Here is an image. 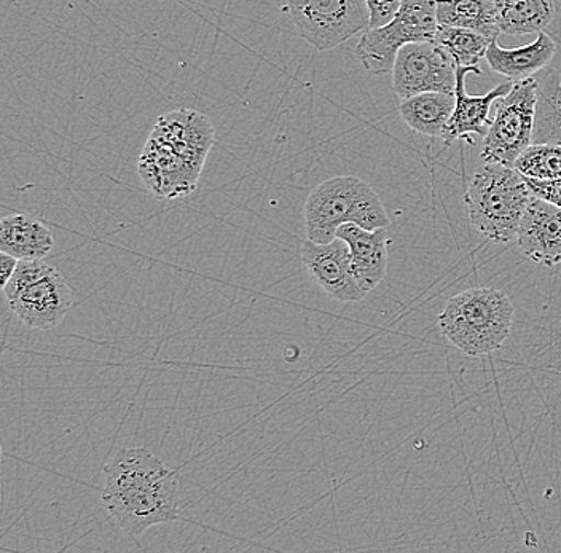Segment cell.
I'll return each mask as SVG.
<instances>
[{
  "mask_svg": "<svg viewBox=\"0 0 561 553\" xmlns=\"http://www.w3.org/2000/svg\"><path fill=\"white\" fill-rule=\"evenodd\" d=\"M101 499L122 531L139 538L179 516L178 474L149 448H122L104 465Z\"/></svg>",
  "mask_w": 561,
  "mask_h": 553,
  "instance_id": "6da1fadb",
  "label": "cell"
},
{
  "mask_svg": "<svg viewBox=\"0 0 561 553\" xmlns=\"http://www.w3.org/2000/svg\"><path fill=\"white\" fill-rule=\"evenodd\" d=\"M514 304L506 292L472 287L451 297L438 316L442 335L465 355H490L506 343L514 324Z\"/></svg>",
  "mask_w": 561,
  "mask_h": 553,
  "instance_id": "7a4b0ae2",
  "label": "cell"
},
{
  "mask_svg": "<svg viewBox=\"0 0 561 553\" xmlns=\"http://www.w3.org/2000/svg\"><path fill=\"white\" fill-rule=\"evenodd\" d=\"M533 194L524 174L501 163H485L472 174L465 203L477 232L496 243L517 238Z\"/></svg>",
  "mask_w": 561,
  "mask_h": 553,
  "instance_id": "3957f363",
  "label": "cell"
},
{
  "mask_svg": "<svg viewBox=\"0 0 561 553\" xmlns=\"http://www.w3.org/2000/svg\"><path fill=\"white\" fill-rule=\"evenodd\" d=\"M343 223L366 230L388 229L389 216L378 192L356 176H339L322 182L305 203L308 240L331 243Z\"/></svg>",
  "mask_w": 561,
  "mask_h": 553,
  "instance_id": "277c9868",
  "label": "cell"
},
{
  "mask_svg": "<svg viewBox=\"0 0 561 553\" xmlns=\"http://www.w3.org/2000/svg\"><path fill=\"white\" fill-rule=\"evenodd\" d=\"M3 293L18 320L37 331H50L61 324L76 303L65 276L44 258L18 262Z\"/></svg>",
  "mask_w": 561,
  "mask_h": 553,
  "instance_id": "5b68a950",
  "label": "cell"
},
{
  "mask_svg": "<svg viewBox=\"0 0 561 553\" xmlns=\"http://www.w3.org/2000/svg\"><path fill=\"white\" fill-rule=\"evenodd\" d=\"M437 0H402L394 19L367 27L356 47L364 68L375 76L392 73L399 50L415 42H433L438 30Z\"/></svg>",
  "mask_w": 561,
  "mask_h": 553,
  "instance_id": "8992f818",
  "label": "cell"
},
{
  "mask_svg": "<svg viewBox=\"0 0 561 553\" xmlns=\"http://www.w3.org/2000/svg\"><path fill=\"white\" fill-rule=\"evenodd\" d=\"M539 80L535 77L514 82L506 96L496 103L489 133L483 138V163L514 168L515 160L531 146L536 125Z\"/></svg>",
  "mask_w": 561,
  "mask_h": 553,
  "instance_id": "52a82bcc",
  "label": "cell"
},
{
  "mask_svg": "<svg viewBox=\"0 0 561 553\" xmlns=\"http://www.w3.org/2000/svg\"><path fill=\"white\" fill-rule=\"evenodd\" d=\"M298 36L332 50L370 26L367 0H284Z\"/></svg>",
  "mask_w": 561,
  "mask_h": 553,
  "instance_id": "ba28073f",
  "label": "cell"
},
{
  "mask_svg": "<svg viewBox=\"0 0 561 553\" xmlns=\"http://www.w3.org/2000/svg\"><path fill=\"white\" fill-rule=\"evenodd\" d=\"M458 66L436 42H415L401 48L392 69V90L399 100L421 93L455 94Z\"/></svg>",
  "mask_w": 561,
  "mask_h": 553,
  "instance_id": "9c48e42d",
  "label": "cell"
},
{
  "mask_svg": "<svg viewBox=\"0 0 561 553\" xmlns=\"http://www.w3.org/2000/svg\"><path fill=\"white\" fill-rule=\"evenodd\" d=\"M300 255L316 285L331 299L343 303L366 299L368 292L354 276L350 246L342 238L325 244L314 243L307 238L301 244Z\"/></svg>",
  "mask_w": 561,
  "mask_h": 553,
  "instance_id": "30bf717a",
  "label": "cell"
},
{
  "mask_svg": "<svg viewBox=\"0 0 561 553\" xmlns=\"http://www.w3.org/2000/svg\"><path fill=\"white\" fill-rule=\"evenodd\" d=\"M199 174L198 166L150 136L139 159V176L157 198L187 197L195 191Z\"/></svg>",
  "mask_w": 561,
  "mask_h": 553,
  "instance_id": "8fae6325",
  "label": "cell"
},
{
  "mask_svg": "<svg viewBox=\"0 0 561 553\" xmlns=\"http://www.w3.org/2000/svg\"><path fill=\"white\" fill-rule=\"evenodd\" d=\"M469 73L480 76L482 71H480V68H458L455 90L456 106L450 120H448L447 128H445L444 136H442L445 147L451 146L459 139L472 142L471 136L485 138L491 125V107L496 106L497 101L506 96L514 87V82L507 80V82L494 87L486 94L472 96L466 91V77Z\"/></svg>",
  "mask_w": 561,
  "mask_h": 553,
  "instance_id": "7c38bea8",
  "label": "cell"
},
{
  "mask_svg": "<svg viewBox=\"0 0 561 553\" xmlns=\"http://www.w3.org/2000/svg\"><path fill=\"white\" fill-rule=\"evenodd\" d=\"M517 243L536 264L543 267L561 264V209L533 197L518 227Z\"/></svg>",
  "mask_w": 561,
  "mask_h": 553,
  "instance_id": "4fadbf2b",
  "label": "cell"
},
{
  "mask_svg": "<svg viewBox=\"0 0 561 553\" xmlns=\"http://www.w3.org/2000/svg\"><path fill=\"white\" fill-rule=\"evenodd\" d=\"M150 136L168 143L199 170H203L214 143V128L209 118L188 108L170 112L158 118V124Z\"/></svg>",
  "mask_w": 561,
  "mask_h": 553,
  "instance_id": "5bb4252c",
  "label": "cell"
},
{
  "mask_svg": "<svg viewBox=\"0 0 561 553\" xmlns=\"http://www.w3.org/2000/svg\"><path fill=\"white\" fill-rule=\"evenodd\" d=\"M350 246L354 276L366 292L377 289L388 272V230H366L356 223H343L336 230Z\"/></svg>",
  "mask_w": 561,
  "mask_h": 553,
  "instance_id": "9a60e30c",
  "label": "cell"
},
{
  "mask_svg": "<svg viewBox=\"0 0 561 553\" xmlns=\"http://www.w3.org/2000/svg\"><path fill=\"white\" fill-rule=\"evenodd\" d=\"M556 54V42L542 31L535 42L518 48H503L497 45V38H494L485 59L491 71L501 73L512 82H520L547 68Z\"/></svg>",
  "mask_w": 561,
  "mask_h": 553,
  "instance_id": "2e32d148",
  "label": "cell"
},
{
  "mask_svg": "<svg viewBox=\"0 0 561 553\" xmlns=\"http://www.w3.org/2000/svg\"><path fill=\"white\" fill-rule=\"evenodd\" d=\"M55 247L47 223L27 215H12L0 220V251L24 258H45Z\"/></svg>",
  "mask_w": 561,
  "mask_h": 553,
  "instance_id": "e0dca14e",
  "label": "cell"
},
{
  "mask_svg": "<svg viewBox=\"0 0 561 553\" xmlns=\"http://www.w3.org/2000/svg\"><path fill=\"white\" fill-rule=\"evenodd\" d=\"M455 106V94L421 93L401 100L399 115L413 131L430 138H442Z\"/></svg>",
  "mask_w": 561,
  "mask_h": 553,
  "instance_id": "ac0fdd59",
  "label": "cell"
},
{
  "mask_svg": "<svg viewBox=\"0 0 561 553\" xmlns=\"http://www.w3.org/2000/svg\"><path fill=\"white\" fill-rule=\"evenodd\" d=\"M497 27L507 36L542 33L556 15L553 0H494Z\"/></svg>",
  "mask_w": 561,
  "mask_h": 553,
  "instance_id": "d6986e66",
  "label": "cell"
},
{
  "mask_svg": "<svg viewBox=\"0 0 561 553\" xmlns=\"http://www.w3.org/2000/svg\"><path fill=\"white\" fill-rule=\"evenodd\" d=\"M438 26L465 27L491 38L500 36L494 0H437Z\"/></svg>",
  "mask_w": 561,
  "mask_h": 553,
  "instance_id": "ffe728a7",
  "label": "cell"
},
{
  "mask_svg": "<svg viewBox=\"0 0 561 553\" xmlns=\"http://www.w3.org/2000/svg\"><path fill=\"white\" fill-rule=\"evenodd\" d=\"M533 143H561V77L556 71L539 80Z\"/></svg>",
  "mask_w": 561,
  "mask_h": 553,
  "instance_id": "44dd1931",
  "label": "cell"
},
{
  "mask_svg": "<svg viewBox=\"0 0 561 553\" xmlns=\"http://www.w3.org/2000/svg\"><path fill=\"white\" fill-rule=\"evenodd\" d=\"M493 41L494 38L477 31L454 26H438L434 38L454 58L458 68H479Z\"/></svg>",
  "mask_w": 561,
  "mask_h": 553,
  "instance_id": "7402d4cb",
  "label": "cell"
},
{
  "mask_svg": "<svg viewBox=\"0 0 561 553\" xmlns=\"http://www.w3.org/2000/svg\"><path fill=\"white\" fill-rule=\"evenodd\" d=\"M525 177L561 178V143H531L514 163Z\"/></svg>",
  "mask_w": 561,
  "mask_h": 553,
  "instance_id": "603a6c76",
  "label": "cell"
},
{
  "mask_svg": "<svg viewBox=\"0 0 561 553\" xmlns=\"http://www.w3.org/2000/svg\"><path fill=\"white\" fill-rule=\"evenodd\" d=\"M526 184H528L533 197L541 198L561 209V178L542 181V178L526 177Z\"/></svg>",
  "mask_w": 561,
  "mask_h": 553,
  "instance_id": "cb8c5ba5",
  "label": "cell"
},
{
  "mask_svg": "<svg viewBox=\"0 0 561 553\" xmlns=\"http://www.w3.org/2000/svg\"><path fill=\"white\" fill-rule=\"evenodd\" d=\"M402 0H367L368 13H370V26H385L394 19L401 9Z\"/></svg>",
  "mask_w": 561,
  "mask_h": 553,
  "instance_id": "d4e9b609",
  "label": "cell"
},
{
  "mask_svg": "<svg viewBox=\"0 0 561 553\" xmlns=\"http://www.w3.org/2000/svg\"><path fill=\"white\" fill-rule=\"evenodd\" d=\"M18 258L13 255L7 254V252L0 251V285L5 287L7 283L12 278L13 273L18 267Z\"/></svg>",
  "mask_w": 561,
  "mask_h": 553,
  "instance_id": "484cf974",
  "label": "cell"
}]
</instances>
